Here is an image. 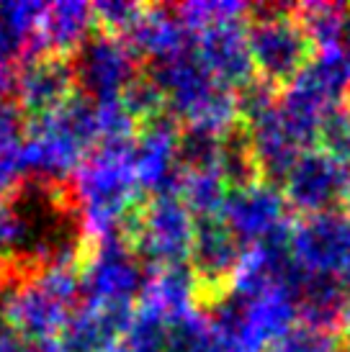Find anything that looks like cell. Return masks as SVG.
Wrapping results in <instances>:
<instances>
[{"label": "cell", "mask_w": 350, "mask_h": 352, "mask_svg": "<svg viewBox=\"0 0 350 352\" xmlns=\"http://www.w3.org/2000/svg\"><path fill=\"white\" fill-rule=\"evenodd\" d=\"M152 275L134 257L132 247L119 234L90 242L80 263V306L132 303L136 306Z\"/></svg>", "instance_id": "1"}, {"label": "cell", "mask_w": 350, "mask_h": 352, "mask_svg": "<svg viewBox=\"0 0 350 352\" xmlns=\"http://www.w3.org/2000/svg\"><path fill=\"white\" fill-rule=\"evenodd\" d=\"M245 29L255 78L271 82L278 90L291 85L317 54L294 16L247 19Z\"/></svg>", "instance_id": "2"}, {"label": "cell", "mask_w": 350, "mask_h": 352, "mask_svg": "<svg viewBox=\"0 0 350 352\" xmlns=\"http://www.w3.org/2000/svg\"><path fill=\"white\" fill-rule=\"evenodd\" d=\"M245 252L247 250L240 245L222 216L194 219L188 265L196 278V311L206 309L232 288Z\"/></svg>", "instance_id": "3"}, {"label": "cell", "mask_w": 350, "mask_h": 352, "mask_svg": "<svg viewBox=\"0 0 350 352\" xmlns=\"http://www.w3.org/2000/svg\"><path fill=\"white\" fill-rule=\"evenodd\" d=\"M75 90L90 98L96 106L116 103L127 85L139 75L142 62L127 47L124 39L93 31L80 50L70 57Z\"/></svg>", "instance_id": "4"}, {"label": "cell", "mask_w": 350, "mask_h": 352, "mask_svg": "<svg viewBox=\"0 0 350 352\" xmlns=\"http://www.w3.org/2000/svg\"><path fill=\"white\" fill-rule=\"evenodd\" d=\"M281 190L289 211L299 219L342 211L350 193V165L320 147L304 149Z\"/></svg>", "instance_id": "5"}, {"label": "cell", "mask_w": 350, "mask_h": 352, "mask_svg": "<svg viewBox=\"0 0 350 352\" xmlns=\"http://www.w3.org/2000/svg\"><path fill=\"white\" fill-rule=\"evenodd\" d=\"M194 239V216L178 196H147L145 229L132 242V252L150 275L160 267L188 263Z\"/></svg>", "instance_id": "6"}, {"label": "cell", "mask_w": 350, "mask_h": 352, "mask_svg": "<svg viewBox=\"0 0 350 352\" xmlns=\"http://www.w3.org/2000/svg\"><path fill=\"white\" fill-rule=\"evenodd\" d=\"M72 311L75 309L70 303L62 301L57 294H52L34 275L29 280L8 283V291L3 294L0 319L26 344L41 347L57 340L59 329L65 327Z\"/></svg>", "instance_id": "7"}, {"label": "cell", "mask_w": 350, "mask_h": 352, "mask_svg": "<svg viewBox=\"0 0 350 352\" xmlns=\"http://www.w3.org/2000/svg\"><path fill=\"white\" fill-rule=\"evenodd\" d=\"M222 219L245 250L260 245L262 239L296 221L289 211L281 188L262 180L243 190H229L222 208Z\"/></svg>", "instance_id": "8"}, {"label": "cell", "mask_w": 350, "mask_h": 352, "mask_svg": "<svg viewBox=\"0 0 350 352\" xmlns=\"http://www.w3.org/2000/svg\"><path fill=\"white\" fill-rule=\"evenodd\" d=\"M75 93V78L68 57L41 54L26 57L16 65V88L13 103L23 118H39L57 111Z\"/></svg>", "instance_id": "9"}, {"label": "cell", "mask_w": 350, "mask_h": 352, "mask_svg": "<svg viewBox=\"0 0 350 352\" xmlns=\"http://www.w3.org/2000/svg\"><path fill=\"white\" fill-rule=\"evenodd\" d=\"M294 260L311 273H332L350 263V221L342 211L304 216L294 221Z\"/></svg>", "instance_id": "10"}, {"label": "cell", "mask_w": 350, "mask_h": 352, "mask_svg": "<svg viewBox=\"0 0 350 352\" xmlns=\"http://www.w3.org/2000/svg\"><path fill=\"white\" fill-rule=\"evenodd\" d=\"M136 306L106 303V306H78L59 329L57 352H114L134 322Z\"/></svg>", "instance_id": "11"}, {"label": "cell", "mask_w": 350, "mask_h": 352, "mask_svg": "<svg viewBox=\"0 0 350 352\" xmlns=\"http://www.w3.org/2000/svg\"><path fill=\"white\" fill-rule=\"evenodd\" d=\"M245 21L247 19L222 21L196 34V52L201 62L222 85L232 90L255 78Z\"/></svg>", "instance_id": "12"}, {"label": "cell", "mask_w": 350, "mask_h": 352, "mask_svg": "<svg viewBox=\"0 0 350 352\" xmlns=\"http://www.w3.org/2000/svg\"><path fill=\"white\" fill-rule=\"evenodd\" d=\"M93 31H96V21H93L90 3H80V0L52 3L44 10V19L37 34L31 36L23 59L41 57V54H59L70 59Z\"/></svg>", "instance_id": "13"}, {"label": "cell", "mask_w": 350, "mask_h": 352, "mask_svg": "<svg viewBox=\"0 0 350 352\" xmlns=\"http://www.w3.org/2000/svg\"><path fill=\"white\" fill-rule=\"evenodd\" d=\"M296 324H307L314 329L340 332L342 322L350 314V301L345 296L340 278L332 273H311L307 270L302 285L294 298Z\"/></svg>", "instance_id": "14"}, {"label": "cell", "mask_w": 350, "mask_h": 352, "mask_svg": "<svg viewBox=\"0 0 350 352\" xmlns=\"http://www.w3.org/2000/svg\"><path fill=\"white\" fill-rule=\"evenodd\" d=\"M247 131H250V144H253V155L255 162H258L260 180L281 188L283 180L289 177L291 167L296 165V160H299L304 149L283 129L281 118H278L276 111H271L268 116H262L260 121L250 124Z\"/></svg>", "instance_id": "15"}, {"label": "cell", "mask_w": 350, "mask_h": 352, "mask_svg": "<svg viewBox=\"0 0 350 352\" xmlns=\"http://www.w3.org/2000/svg\"><path fill=\"white\" fill-rule=\"evenodd\" d=\"M136 306L157 311L165 322L178 319L188 311H196V278L188 263H175L160 267Z\"/></svg>", "instance_id": "16"}, {"label": "cell", "mask_w": 350, "mask_h": 352, "mask_svg": "<svg viewBox=\"0 0 350 352\" xmlns=\"http://www.w3.org/2000/svg\"><path fill=\"white\" fill-rule=\"evenodd\" d=\"M214 175L222 180L227 190H243V188L260 183L258 162H255L253 144H250V131L240 121L229 124L222 131Z\"/></svg>", "instance_id": "17"}, {"label": "cell", "mask_w": 350, "mask_h": 352, "mask_svg": "<svg viewBox=\"0 0 350 352\" xmlns=\"http://www.w3.org/2000/svg\"><path fill=\"white\" fill-rule=\"evenodd\" d=\"M296 80L330 108L345 106L350 90V59L338 50L317 52Z\"/></svg>", "instance_id": "18"}, {"label": "cell", "mask_w": 350, "mask_h": 352, "mask_svg": "<svg viewBox=\"0 0 350 352\" xmlns=\"http://www.w3.org/2000/svg\"><path fill=\"white\" fill-rule=\"evenodd\" d=\"M294 19L307 34V39L311 41L314 52H332L340 44L345 21L350 19V6L345 3H304V6H296Z\"/></svg>", "instance_id": "19"}, {"label": "cell", "mask_w": 350, "mask_h": 352, "mask_svg": "<svg viewBox=\"0 0 350 352\" xmlns=\"http://www.w3.org/2000/svg\"><path fill=\"white\" fill-rule=\"evenodd\" d=\"M222 131L209 124H183L175 142V165L183 173H214Z\"/></svg>", "instance_id": "20"}, {"label": "cell", "mask_w": 350, "mask_h": 352, "mask_svg": "<svg viewBox=\"0 0 350 352\" xmlns=\"http://www.w3.org/2000/svg\"><path fill=\"white\" fill-rule=\"evenodd\" d=\"M227 193L229 190L214 173H183L178 198L183 201L194 219H204V216H222Z\"/></svg>", "instance_id": "21"}, {"label": "cell", "mask_w": 350, "mask_h": 352, "mask_svg": "<svg viewBox=\"0 0 350 352\" xmlns=\"http://www.w3.org/2000/svg\"><path fill=\"white\" fill-rule=\"evenodd\" d=\"M165 352H222V347L204 314L188 311L167 322Z\"/></svg>", "instance_id": "22"}, {"label": "cell", "mask_w": 350, "mask_h": 352, "mask_svg": "<svg viewBox=\"0 0 350 352\" xmlns=\"http://www.w3.org/2000/svg\"><path fill=\"white\" fill-rule=\"evenodd\" d=\"M265 352H345V347H342L340 332L294 324L281 337L268 342Z\"/></svg>", "instance_id": "23"}, {"label": "cell", "mask_w": 350, "mask_h": 352, "mask_svg": "<svg viewBox=\"0 0 350 352\" xmlns=\"http://www.w3.org/2000/svg\"><path fill=\"white\" fill-rule=\"evenodd\" d=\"M278 93L281 90L273 88L271 82H265L260 78H250L240 88H234V113H237V121L245 124V126H250L255 121H260L262 116H268L278 106Z\"/></svg>", "instance_id": "24"}, {"label": "cell", "mask_w": 350, "mask_h": 352, "mask_svg": "<svg viewBox=\"0 0 350 352\" xmlns=\"http://www.w3.org/2000/svg\"><path fill=\"white\" fill-rule=\"evenodd\" d=\"M119 103H121V108L127 111L129 118L134 121L136 126L150 121V118L160 116L163 111H167L163 93H160V88H157L152 80L147 78L145 69H139V75L129 82L127 90L121 93Z\"/></svg>", "instance_id": "25"}, {"label": "cell", "mask_w": 350, "mask_h": 352, "mask_svg": "<svg viewBox=\"0 0 350 352\" xmlns=\"http://www.w3.org/2000/svg\"><path fill=\"white\" fill-rule=\"evenodd\" d=\"M167 322L152 309L136 306L134 322L127 329L121 347L124 352H165Z\"/></svg>", "instance_id": "26"}, {"label": "cell", "mask_w": 350, "mask_h": 352, "mask_svg": "<svg viewBox=\"0 0 350 352\" xmlns=\"http://www.w3.org/2000/svg\"><path fill=\"white\" fill-rule=\"evenodd\" d=\"M90 8H93L96 29L116 39H127V34L145 13V6L129 3V0H98V3H90Z\"/></svg>", "instance_id": "27"}, {"label": "cell", "mask_w": 350, "mask_h": 352, "mask_svg": "<svg viewBox=\"0 0 350 352\" xmlns=\"http://www.w3.org/2000/svg\"><path fill=\"white\" fill-rule=\"evenodd\" d=\"M317 147L350 165V111L345 106L332 108L330 113L322 118Z\"/></svg>", "instance_id": "28"}, {"label": "cell", "mask_w": 350, "mask_h": 352, "mask_svg": "<svg viewBox=\"0 0 350 352\" xmlns=\"http://www.w3.org/2000/svg\"><path fill=\"white\" fill-rule=\"evenodd\" d=\"M26 134V118L13 100H0V160L19 157Z\"/></svg>", "instance_id": "29"}, {"label": "cell", "mask_w": 350, "mask_h": 352, "mask_svg": "<svg viewBox=\"0 0 350 352\" xmlns=\"http://www.w3.org/2000/svg\"><path fill=\"white\" fill-rule=\"evenodd\" d=\"M0 352H31V344L23 342L3 319H0Z\"/></svg>", "instance_id": "30"}, {"label": "cell", "mask_w": 350, "mask_h": 352, "mask_svg": "<svg viewBox=\"0 0 350 352\" xmlns=\"http://www.w3.org/2000/svg\"><path fill=\"white\" fill-rule=\"evenodd\" d=\"M340 340H342V347H345V352H350V314H348V319L342 322L340 327Z\"/></svg>", "instance_id": "31"}, {"label": "cell", "mask_w": 350, "mask_h": 352, "mask_svg": "<svg viewBox=\"0 0 350 352\" xmlns=\"http://www.w3.org/2000/svg\"><path fill=\"white\" fill-rule=\"evenodd\" d=\"M338 278H340L342 288H345V296H348V301H350V263L345 265V267H342L340 275H338Z\"/></svg>", "instance_id": "32"}, {"label": "cell", "mask_w": 350, "mask_h": 352, "mask_svg": "<svg viewBox=\"0 0 350 352\" xmlns=\"http://www.w3.org/2000/svg\"><path fill=\"white\" fill-rule=\"evenodd\" d=\"M342 214H345V219L350 221V193H348V201H345V206H342Z\"/></svg>", "instance_id": "33"}, {"label": "cell", "mask_w": 350, "mask_h": 352, "mask_svg": "<svg viewBox=\"0 0 350 352\" xmlns=\"http://www.w3.org/2000/svg\"><path fill=\"white\" fill-rule=\"evenodd\" d=\"M345 108L350 111V90H348V100H345Z\"/></svg>", "instance_id": "34"}, {"label": "cell", "mask_w": 350, "mask_h": 352, "mask_svg": "<svg viewBox=\"0 0 350 352\" xmlns=\"http://www.w3.org/2000/svg\"><path fill=\"white\" fill-rule=\"evenodd\" d=\"M114 352H124V347H121V344H119V347H116V350H114Z\"/></svg>", "instance_id": "35"}, {"label": "cell", "mask_w": 350, "mask_h": 352, "mask_svg": "<svg viewBox=\"0 0 350 352\" xmlns=\"http://www.w3.org/2000/svg\"><path fill=\"white\" fill-rule=\"evenodd\" d=\"M0 285H3V278H0Z\"/></svg>", "instance_id": "36"}, {"label": "cell", "mask_w": 350, "mask_h": 352, "mask_svg": "<svg viewBox=\"0 0 350 352\" xmlns=\"http://www.w3.org/2000/svg\"><path fill=\"white\" fill-rule=\"evenodd\" d=\"M0 204H3V198H0Z\"/></svg>", "instance_id": "37"}]
</instances>
